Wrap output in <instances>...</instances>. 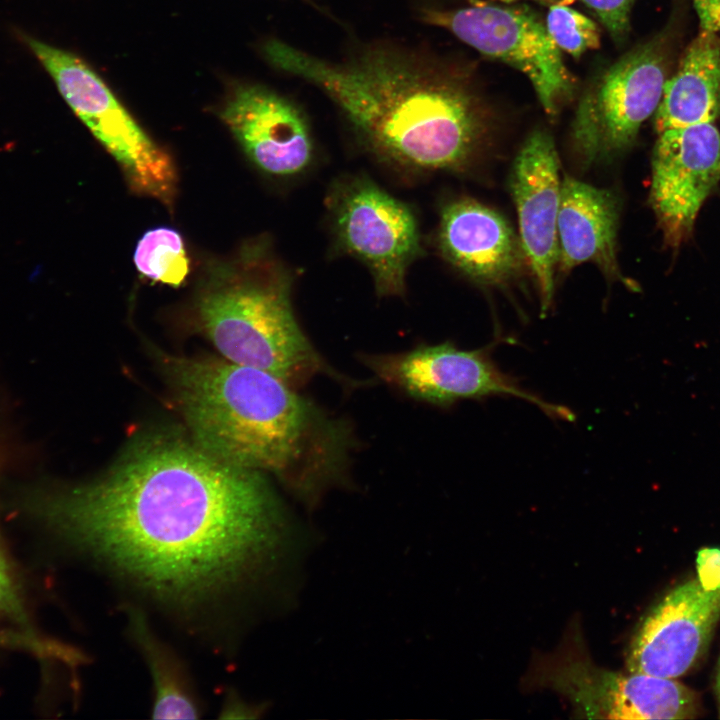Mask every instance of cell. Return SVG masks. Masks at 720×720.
<instances>
[{
    "mask_svg": "<svg viewBox=\"0 0 720 720\" xmlns=\"http://www.w3.org/2000/svg\"><path fill=\"white\" fill-rule=\"evenodd\" d=\"M23 503L67 544L182 614L266 589L288 607L317 538L261 472L172 438L141 443L87 483L33 486Z\"/></svg>",
    "mask_w": 720,
    "mask_h": 720,
    "instance_id": "cell-1",
    "label": "cell"
},
{
    "mask_svg": "<svg viewBox=\"0 0 720 720\" xmlns=\"http://www.w3.org/2000/svg\"><path fill=\"white\" fill-rule=\"evenodd\" d=\"M164 368L202 450L275 474L309 510L346 484L351 431L293 386L228 360L168 357Z\"/></svg>",
    "mask_w": 720,
    "mask_h": 720,
    "instance_id": "cell-2",
    "label": "cell"
},
{
    "mask_svg": "<svg viewBox=\"0 0 720 720\" xmlns=\"http://www.w3.org/2000/svg\"><path fill=\"white\" fill-rule=\"evenodd\" d=\"M263 52L274 67L319 88L377 152L399 164L463 168L487 138V119L464 79L421 51L371 44L333 62L272 39Z\"/></svg>",
    "mask_w": 720,
    "mask_h": 720,
    "instance_id": "cell-3",
    "label": "cell"
},
{
    "mask_svg": "<svg viewBox=\"0 0 720 720\" xmlns=\"http://www.w3.org/2000/svg\"><path fill=\"white\" fill-rule=\"evenodd\" d=\"M197 295L200 325L226 360L260 369L294 388L324 374L355 385L330 367L299 326L291 279L263 243L208 265Z\"/></svg>",
    "mask_w": 720,
    "mask_h": 720,
    "instance_id": "cell-4",
    "label": "cell"
},
{
    "mask_svg": "<svg viewBox=\"0 0 720 720\" xmlns=\"http://www.w3.org/2000/svg\"><path fill=\"white\" fill-rule=\"evenodd\" d=\"M27 43L67 104L118 163L130 188L172 207L177 173L170 155L81 59L34 38Z\"/></svg>",
    "mask_w": 720,
    "mask_h": 720,
    "instance_id": "cell-5",
    "label": "cell"
},
{
    "mask_svg": "<svg viewBox=\"0 0 720 720\" xmlns=\"http://www.w3.org/2000/svg\"><path fill=\"white\" fill-rule=\"evenodd\" d=\"M665 82L666 55L659 39L638 45L600 73L582 94L572 122L578 160L591 165L630 147L657 110Z\"/></svg>",
    "mask_w": 720,
    "mask_h": 720,
    "instance_id": "cell-6",
    "label": "cell"
},
{
    "mask_svg": "<svg viewBox=\"0 0 720 720\" xmlns=\"http://www.w3.org/2000/svg\"><path fill=\"white\" fill-rule=\"evenodd\" d=\"M421 16L482 55L522 72L550 117L573 98L576 81L546 25L530 9L477 4L451 10L424 9Z\"/></svg>",
    "mask_w": 720,
    "mask_h": 720,
    "instance_id": "cell-7",
    "label": "cell"
},
{
    "mask_svg": "<svg viewBox=\"0 0 720 720\" xmlns=\"http://www.w3.org/2000/svg\"><path fill=\"white\" fill-rule=\"evenodd\" d=\"M360 361L385 384L407 396L437 406L490 396L521 398L546 415L574 421L567 407L522 388L490 356V346L463 350L446 341L389 354H361Z\"/></svg>",
    "mask_w": 720,
    "mask_h": 720,
    "instance_id": "cell-8",
    "label": "cell"
},
{
    "mask_svg": "<svg viewBox=\"0 0 720 720\" xmlns=\"http://www.w3.org/2000/svg\"><path fill=\"white\" fill-rule=\"evenodd\" d=\"M334 216L340 242L368 266L378 294L401 295L407 268L420 251L410 208L375 184L358 180L342 190Z\"/></svg>",
    "mask_w": 720,
    "mask_h": 720,
    "instance_id": "cell-9",
    "label": "cell"
},
{
    "mask_svg": "<svg viewBox=\"0 0 720 720\" xmlns=\"http://www.w3.org/2000/svg\"><path fill=\"white\" fill-rule=\"evenodd\" d=\"M719 619L720 586L708 588L698 577L676 585L641 621L628 649V672L687 674L707 651Z\"/></svg>",
    "mask_w": 720,
    "mask_h": 720,
    "instance_id": "cell-10",
    "label": "cell"
},
{
    "mask_svg": "<svg viewBox=\"0 0 720 720\" xmlns=\"http://www.w3.org/2000/svg\"><path fill=\"white\" fill-rule=\"evenodd\" d=\"M658 134L650 199L666 242L676 247L720 179V132L702 123Z\"/></svg>",
    "mask_w": 720,
    "mask_h": 720,
    "instance_id": "cell-11",
    "label": "cell"
},
{
    "mask_svg": "<svg viewBox=\"0 0 720 720\" xmlns=\"http://www.w3.org/2000/svg\"><path fill=\"white\" fill-rule=\"evenodd\" d=\"M561 183L553 138L545 130L532 131L514 159L510 188L519 238L536 281L542 313L548 311L554 297Z\"/></svg>",
    "mask_w": 720,
    "mask_h": 720,
    "instance_id": "cell-12",
    "label": "cell"
},
{
    "mask_svg": "<svg viewBox=\"0 0 720 720\" xmlns=\"http://www.w3.org/2000/svg\"><path fill=\"white\" fill-rule=\"evenodd\" d=\"M553 682L588 718L680 720L701 712L698 694L673 678L577 662L557 672Z\"/></svg>",
    "mask_w": 720,
    "mask_h": 720,
    "instance_id": "cell-13",
    "label": "cell"
},
{
    "mask_svg": "<svg viewBox=\"0 0 720 720\" xmlns=\"http://www.w3.org/2000/svg\"><path fill=\"white\" fill-rule=\"evenodd\" d=\"M249 159L274 176L304 171L313 155L308 125L288 99L259 84H240L220 111Z\"/></svg>",
    "mask_w": 720,
    "mask_h": 720,
    "instance_id": "cell-14",
    "label": "cell"
},
{
    "mask_svg": "<svg viewBox=\"0 0 720 720\" xmlns=\"http://www.w3.org/2000/svg\"><path fill=\"white\" fill-rule=\"evenodd\" d=\"M438 241L454 267L484 285L512 279L526 259L520 238L507 220L473 199H457L444 207Z\"/></svg>",
    "mask_w": 720,
    "mask_h": 720,
    "instance_id": "cell-15",
    "label": "cell"
},
{
    "mask_svg": "<svg viewBox=\"0 0 720 720\" xmlns=\"http://www.w3.org/2000/svg\"><path fill=\"white\" fill-rule=\"evenodd\" d=\"M618 200L612 192L571 177L561 183L557 224L560 272L592 262L609 279L627 283L617 261Z\"/></svg>",
    "mask_w": 720,
    "mask_h": 720,
    "instance_id": "cell-16",
    "label": "cell"
},
{
    "mask_svg": "<svg viewBox=\"0 0 720 720\" xmlns=\"http://www.w3.org/2000/svg\"><path fill=\"white\" fill-rule=\"evenodd\" d=\"M658 133L702 123L720 115V36L701 30L687 47L656 110Z\"/></svg>",
    "mask_w": 720,
    "mask_h": 720,
    "instance_id": "cell-17",
    "label": "cell"
},
{
    "mask_svg": "<svg viewBox=\"0 0 720 720\" xmlns=\"http://www.w3.org/2000/svg\"><path fill=\"white\" fill-rule=\"evenodd\" d=\"M128 631L148 667L154 719H197L201 709L183 664L152 631L142 612L129 608Z\"/></svg>",
    "mask_w": 720,
    "mask_h": 720,
    "instance_id": "cell-18",
    "label": "cell"
},
{
    "mask_svg": "<svg viewBox=\"0 0 720 720\" xmlns=\"http://www.w3.org/2000/svg\"><path fill=\"white\" fill-rule=\"evenodd\" d=\"M134 263L146 278L177 287L189 273V259L181 235L159 227L147 231L136 245Z\"/></svg>",
    "mask_w": 720,
    "mask_h": 720,
    "instance_id": "cell-19",
    "label": "cell"
},
{
    "mask_svg": "<svg viewBox=\"0 0 720 720\" xmlns=\"http://www.w3.org/2000/svg\"><path fill=\"white\" fill-rule=\"evenodd\" d=\"M545 25L556 46L574 58L600 46V30L596 23L559 2L550 6Z\"/></svg>",
    "mask_w": 720,
    "mask_h": 720,
    "instance_id": "cell-20",
    "label": "cell"
},
{
    "mask_svg": "<svg viewBox=\"0 0 720 720\" xmlns=\"http://www.w3.org/2000/svg\"><path fill=\"white\" fill-rule=\"evenodd\" d=\"M598 18L616 43L625 41L636 0H581Z\"/></svg>",
    "mask_w": 720,
    "mask_h": 720,
    "instance_id": "cell-21",
    "label": "cell"
},
{
    "mask_svg": "<svg viewBox=\"0 0 720 720\" xmlns=\"http://www.w3.org/2000/svg\"><path fill=\"white\" fill-rule=\"evenodd\" d=\"M697 12L700 28L720 33V0H692Z\"/></svg>",
    "mask_w": 720,
    "mask_h": 720,
    "instance_id": "cell-22",
    "label": "cell"
},
{
    "mask_svg": "<svg viewBox=\"0 0 720 720\" xmlns=\"http://www.w3.org/2000/svg\"><path fill=\"white\" fill-rule=\"evenodd\" d=\"M222 712L223 717L255 718L263 712V707L248 705L236 697H231Z\"/></svg>",
    "mask_w": 720,
    "mask_h": 720,
    "instance_id": "cell-23",
    "label": "cell"
},
{
    "mask_svg": "<svg viewBox=\"0 0 720 720\" xmlns=\"http://www.w3.org/2000/svg\"><path fill=\"white\" fill-rule=\"evenodd\" d=\"M13 602L11 585L0 554V612L9 609Z\"/></svg>",
    "mask_w": 720,
    "mask_h": 720,
    "instance_id": "cell-24",
    "label": "cell"
},
{
    "mask_svg": "<svg viewBox=\"0 0 720 720\" xmlns=\"http://www.w3.org/2000/svg\"><path fill=\"white\" fill-rule=\"evenodd\" d=\"M714 690L717 700L718 717L720 718V659L716 671Z\"/></svg>",
    "mask_w": 720,
    "mask_h": 720,
    "instance_id": "cell-25",
    "label": "cell"
},
{
    "mask_svg": "<svg viewBox=\"0 0 720 720\" xmlns=\"http://www.w3.org/2000/svg\"><path fill=\"white\" fill-rule=\"evenodd\" d=\"M5 462V447L3 442L0 440V474Z\"/></svg>",
    "mask_w": 720,
    "mask_h": 720,
    "instance_id": "cell-26",
    "label": "cell"
},
{
    "mask_svg": "<svg viewBox=\"0 0 720 720\" xmlns=\"http://www.w3.org/2000/svg\"><path fill=\"white\" fill-rule=\"evenodd\" d=\"M535 1L542 2V3L554 4V3H558L560 0H535Z\"/></svg>",
    "mask_w": 720,
    "mask_h": 720,
    "instance_id": "cell-27",
    "label": "cell"
}]
</instances>
